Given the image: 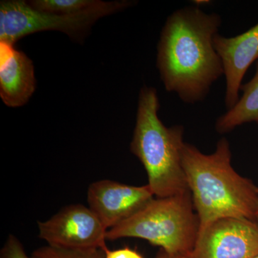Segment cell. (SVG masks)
Instances as JSON below:
<instances>
[{
    "mask_svg": "<svg viewBox=\"0 0 258 258\" xmlns=\"http://www.w3.org/2000/svg\"><path fill=\"white\" fill-rule=\"evenodd\" d=\"M221 24L220 15L198 7L176 10L164 24L158 43L157 69L166 91L176 93L184 103L204 101L224 75L213 42Z\"/></svg>",
    "mask_w": 258,
    "mask_h": 258,
    "instance_id": "obj_1",
    "label": "cell"
},
{
    "mask_svg": "<svg viewBox=\"0 0 258 258\" xmlns=\"http://www.w3.org/2000/svg\"><path fill=\"white\" fill-rule=\"evenodd\" d=\"M181 157L200 230L227 217L256 221L257 186L232 167L227 139H220L210 154H203L195 146L184 142Z\"/></svg>",
    "mask_w": 258,
    "mask_h": 258,
    "instance_id": "obj_2",
    "label": "cell"
},
{
    "mask_svg": "<svg viewBox=\"0 0 258 258\" xmlns=\"http://www.w3.org/2000/svg\"><path fill=\"white\" fill-rule=\"evenodd\" d=\"M159 107L156 88H142L130 149L143 164L154 197L164 198L186 192L189 188L181 164L184 128L165 126L158 115Z\"/></svg>",
    "mask_w": 258,
    "mask_h": 258,
    "instance_id": "obj_3",
    "label": "cell"
},
{
    "mask_svg": "<svg viewBox=\"0 0 258 258\" xmlns=\"http://www.w3.org/2000/svg\"><path fill=\"white\" fill-rule=\"evenodd\" d=\"M200 224L189 191L154 198L130 218L106 231V240L133 237L171 254L192 252Z\"/></svg>",
    "mask_w": 258,
    "mask_h": 258,
    "instance_id": "obj_4",
    "label": "cell"
},
{
    "mask_svg": "<svg viewBox=\"0 0 258 258\" xmlns=\"http://www.w3.org/2000/svg\"><path fill=\"white\" fill-rule=\"evenodd\" d=\"M131 1H100L93 8L74 15H57L37 11L23 0L0 3V42L14 45L30 34L46 30L64 32L81 41L98 19L128 8Z\"/></svg>",
    "mask_w": 258,
    "mask_h": 258,
    "instance_id": "obj_5",
    "label": "cell"
},
{
    "mask_svg": "<svg viewBox=\"0 0 258 258\" xmlns=\"http://www.w3.org/2000/svg\"><path fill=\"white\" fill-rule=\"evenodd\" d=\"M39 238L48 245L70 249L106 248V229L89 208L64 207L46 221L37 222Z\"/></svg>",
    "mask_w": 258,
    "mask_h": 258,
    "instance_id": "obj_6",
    "label": "cell"
},
{
    "mask_svg": "<svg viewBox=\"0 0 258 258\" xmlns=\"http://www.w3.org/2000/svg\"><path fill=\"white\" fill-rule=\"evenodd\" d=\"M194 258H253L258 254V222L220 219L201 229Z\"/></svg>",
    "mask_w": 258,
    "mask_h": 258,
    "instance_id": "obj_7",
    "label": "cell"
},
{
    "mask_svg": "<svg viewBox=\"0 0 258 258\" xmlns=\"http://www.w3.org/2000/svg\"><path fill=\"white\" fill-rule=\"evenodd\" d=\"M89 208L107 230L135 215L155 198L149 185L137 186L102 179L90 184Z\"/></svg>",
    "mask_w": 258,
    "mask_h": 258,
    "instance_id": "obj_8",
    "label": "cell"
},
{
    "mask_svg": "<svg viewBox=\"0 0 258 258\" xmlns=\"http://www.w3.org/2000/svg\"><path fill=\"white\" fill-rule=\"evenodd\" d=\"M214 47L221 59L226 80L225 103L227 111L238 101L242 81L249 66L258 60V23L235 37L217 34Z\"/></svg>",
    "mask_w": 258,
    "mask_h": 258,
    "instance_id": "obj_9",
    "label": "cell"
},
{
    "mask_svg": "<svg viewBox=\"0 0 258 258\" xmlns=\"http://www.w3.org/2000/svg\"><path fill=\"white\" fill-rule=\"evenodd\" d=\"M35 87L32 60L14 45L0 42V97L5 104L12 108L23 106Z\"/></svg>",
    "mask_w": 258,
    "mask_h": 258,
    "instance_id": "obj_10",
    "label": "cell"
},
{
    "mask_svg": "<svg viewBox=\"0 0 258 258\" xmlns=\"http://www.w3.org/2000/svg\"><path fill=\"white\" fill-rule=\"evenodd\" d=\"M240 91L242 95L235 106L217 118L215 129L218 133H229L244 123H258V60L253 78L242 84Z\"/></svg>",
    "mask_w": 258,
    "mask_h": 258,
    "instance_id": "obj_11",
    "label": "cell"
},
{
    "mask_svg": "<svg viewBox=\"0 0 258 258\" xmlns=\"http://www.w3.org/2000/svg\"><path fill=\"white\" fill-rule=\"evenodd\" d=\"M99 0H31L28 5L42 13L57 15H74L93 8Z\"/></svg>",
    "mask_w": 258,
    "mask_h": 258,
    "instance_id": "obj_12",
    "label": "cell"
},
{
    "mask_svg": "<svg viewBox=\"0 0 258 258\" xmlns=\"http://www.w3.org/2000/svg\"><path fill=\"white\" fill-rule=\"evenodd\" d=\"M32 258H105L104 249L101 248L70 249L47 245L32 252Z\"/></svg>",
    "mask_w": 258,
    "mask_h": 258,
    "instance_id": "obj_13",
    "label": "cell"
},
{
    "mask_svg": "<svg viewBox=\"0 0 258 258\" xmlns=\"http://www.w3.org/2000/svg\"><path fill=\"white\" fill-rule=\"evenodd\" d=\"M0 258H32L25 252L16 236L10 235L0 251Z\"/></svg>",
    "mask_w": 258,
    "mask_h": 258,
    "instance_id": "obj_14",
    "label": "cell"
},
{
    "mask_svg": "<svg viewBox=\"0 0 258 258\" xmlns=\"http://www.w3.org/2000/svg\"><path fill=\"white\" fill-rule=\"evenodd\" d=\"M104 251L105 258H144L138 251L128 247L117 249H109L106 247Z\"/></svg>",
    "mask_w": 258,
    "mask_h": 258,
    "instance_id": "obj_15",
    "label": "cell"
},
{
    "mask_svg": "<svg viewBox=\"0 0 258 258\" xmlns=\"http://www.w3.org/2000/svg\"><path fill=\"white\" fill-rule=\"evenodd\" d=\"M155 258H194L192 252L182 254H171L166 252L164 249H159Z\"/></svg>",
    "mask_w": 258,
    "mask_h": 258,
    "instance_id": "obj_16",
    "label": "cell"
},
{
    "mask_svg": "<svg viewBox=\"0 0 258 258\" xmlns=\"http://www.w3.org/2000/svg\"><path fill=\"white\" fill-rule=\"evenodd\" d=\"M193 3H195V5H198V7L200 6V5L210 4V1H205V0H203V1H200V0H199V1H194Z\"/></svg>",
    "mask_w": 258,
    "mask_h": 258,
    "instance_id": "obj_17",
    "label": "cell"
},
{
    "mask_svg": "<svg viewBox=\"0 0 258 258\" xmlns=\"http://www.w3.org/2000/svg\"><path fill=\"white\" fill-rule=\"evenodd\" d=\"M257 193H258V187H257ZM256 221L258 222V208L257 210V212H256Z\"/></svg>",
    "mask_w": 258,
    "mask_h": 258,
    "instance_id": "obj_18",
    "label": "cell"
},
{
    "mask_svg": "<svg viewBox=\"0 0 258 258\" xmlns=\"http://www.w3.org/2000/svg\"><path fill=\"white\" fill-rule=\"evenodd\" d=\"M253 258H258V254L257 256H255V257H253Z\"/></svg>",
    "mask_w": 258,
    "mask_h": 258,
    "instance_id": "obj_19",
    "label": "cell"
}]
</instances>
